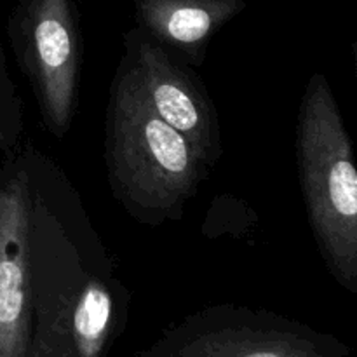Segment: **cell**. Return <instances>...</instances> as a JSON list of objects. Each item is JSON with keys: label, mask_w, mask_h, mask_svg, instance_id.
Instances as JSON below:
<instances>
[{"label": "cell", "mask_w": 357, "mask_h": 357, "mask_svg": "<svg viewBox=\"0 0 357 357\" xmlns=\"http://www.w3.org/2000/svg\"><path fill=\"white\" fill-rule=\"evenodd\" d=\"M26 176L0 188V357H24L30 321V216Z\"/></svg>", "instance_id": "5"}, {"label": "cell", "mask_w": 357, "mask_h": 357, "mask_svg": "<svg viewBox=\"0 0 357 357\" xmlns=\"http://www.w3.org/2000/svg\"><path fill=\"white\" fill-rule=\"evenodd\" d=\"M296 159L310 229L331 275L357 289V171L326 77H310L296 124Z\"/></svg>", "instance_id": "2"}, {"label": "cell", "mask_w": 357, "mask_h": 357, "mask_svg": "<svg viewBox=\"0 0 357 357\" xmlns=\"http://www.w3.org/2000/svg\"><path fill=\"white\" fill-rule=\"evenodd\" d=\"M126 44V63L153 114L215 162L220 153L218 117L201 80L142 31L129 35Z\"/></svg>", "instance_id": "4"}, {"label": "cell", "mask_w": 357, "mask_h": 357, "mask_svg": "<svg viewBox=\"0 0 357 357\" xmlns=\"http://www.w3.org/2000/svg\"><path fill=\"white\" fill-rule=\"evenodd\" d=\"M244 0H138L136 9L150 38L185 61L201 63L208 42L244 9Z\"/></svg>", "instance_id": "6"}, {"label": "cell", "mask_w": 357, "mask_h": 357, "mask_svg": "<svg viewBox=\"0 0 357 357\" xmlns=\"http://www.w3.org/2000/svg\"><path fill=\"white\" fill-rule=\"evenodd\" d=\"M114 317V296L103 281L89 279L77 293L72 310L75 344L84 357H98Z\"/></svg>", "instance_id": "7"}, {"label": "cell", "mask_w": 357, "mask_h": 357, "mask_svg": "<svg viewBox=\"0 0 357 357\" xmlns=\"http://www.w3.org/2000/svg\"><path fill=\"white\" fill-rule=\"evenodd\" d=\"M17 61L49 131L68 132L82 66V40L70 0H26L14 33Z\"/></svg>", "instance_id": "3"}, {"label": "cell", "mask_w": 357, "mask_h": 357, "mask_svg": "<svg viewBox=\"0 0 357 357\" xmlns=\"http://www.w3.org/2000/svg\"><path fill=\"white\" fill-rule=\"evenodd\" d=\"M105 149L115 195L145 222L174 218L211 167L181 132L153 114L126 61L112 86Z\"/></svg>", "instance_id": "1"}]
</instances>
